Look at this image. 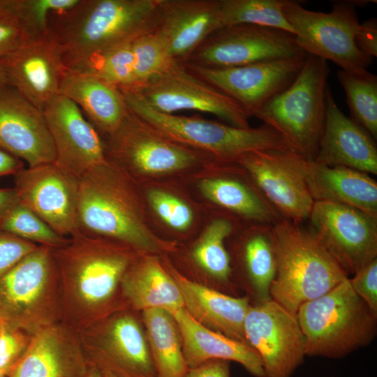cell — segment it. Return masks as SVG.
Listing matches in <instances>:
<instances>
[{
	"instance_id": "cell-1",
	"label": "cell",
	"mask_w": 377,
	"mask_h": 377,
	"mask_svg": "<svg viewBox=\"0 0 377 377\" xmlns=\"http://www.w3.org/2000/svg\"><path fill=\"white\" fill-rule=\"evenodd\" d=\"M121 242L80 231L53 248L60 289V322L80 332L99 320L129 309L122 277L136 258Z\"/></svg>"
},
{
	"instance_id": "cell-2",
	"label": "cell",
	"mask_w": 377,
	"mask_h": 377,
	"mask_svg": "<svg viewBox=\"0 0 377 377\" xmlns=\"http://www.w3.org/2000/svg\"><path fill=\"white\" fill-rule=\"evenodd\" d=\"M161 0H79L51 14L48 31L66 68L131 43L156 27Z\"/></svg>"
},
{
	"instance_id": "cell-3",
	"label": "cell",
	"mask_w": 377,
	"mask_h": 377,
	"mask_svg": "<svg viewBox=\"0 0 377 377\" xmlns=\"http://www.w3.org/2000/svg\"><path fill=\"white\" fill-rule=\"evenodd\" d=\"M80 231L155 252L165 246L141 219L134 193L121 168L108 159L78 178Z\"/></svg>"
},
{
	"instance_id": "cell-4",
	"label": "cell",
	"mask_w": 377,
	"mask_h": 377,
	"mask_svg": "<svg viewBox=\"0 0 377 377\" xmlns=\"http://www.w3.org/2000/svg\"><path fill=\"white\" fill-rule=\"evenodd\" d=\"M272 230L276 271L270 297L288 310L296 313L348 278L310 227L281 219Z\"/></svg>"
},
{
	"instance_id": "cell-5",
	"label": "cell",
	"mask_w": 377,
	"mask_h": 377,
	"mask_svg": "<svg viewBox=\"0 0 377 377\" xmlns=\"http://www.w3.org/2000/svg\"><path fill=\"white\" fill-rule=\"evenodd\" d=\"M128 110L165 138L184 147L205 151L222 162H233L254 151L295 152L288 142L272 127L239 128L228 124L158 112L132 88L119 89Z\"/></svg>"
},
{
	"instance_id": "cell-6",
	"label": "cell",
	"mask_w": 377,
	"mask_h": 377,
	"mask_svg": "<svg viewBox=\"0 0 377 377\" xmlns=\"http://www.w3.org/2000/svg\"><path fill=\"white\" fill-rule=\"evenodd\" d=\"M296 315L309 356L340 358L368 345L376 334L377 313L355 292L348 277L302 304Z\"/></svg>"
},
{
	"instance_id": "cell-7",
	"label": "cell",
	"mask_w": 377,
	"mask_h": 377,
	"mask_svg": "<svg viewBox=\"0 0 377 377\" xmlns=\"http://www.w3.org/2000/svg\"><path fill=\"white\" fill-rule=\"evenodd\" d=\"M330 73L327 61L307 54L295 80L253 116L279 133L309 161L317 155L325 124Z\"/></svg>"
},
{
	"instance_id": "cell-8",
	"label": "cell",
	"mask_w": 377,
	"mask_h": 377,
	"mask_svg": "<svg viewBox=\"0 0 377 377\" xmlns=\"http://www.w3.org/2000/svg\"><path fill=\"white\" fill-rule=\"evenodd\" d=\"M0 320L31 336L60 322L53 248L38 245L0 278Z\"/></svg>"
},
{
	"instance_id": "cell-9",
	"label": "cell",
	"mask_w": 377,
	"mask_h": 377,
	"mask_svg": "<svg viewBox=\"0 0 377 377\" xmlns=\"http://www.w3.org/2000/svg\"><path fill=\"white\" fill-rule=\"evenodd\" d=\"M363 1H339L329 13L304 8L301 1L287 0L283 13L295 31L298 46L307 54L330 60L341 70L366 71L372 61L355 42L360 27L356 8Z\"/></svg>"
},
{
	"instance_id": "cell-10",
	"label": "cell",
	"mask_w": 377,
	"mask_h": 377,
	"mask_svg": "<svg viewBox=\"0 0 377 377\" xmlns=\"http://www.w3.org/2000/svg\"><path fill=\"white\" fill-rule=\"evenodd\" d=\"M89 365L116 377H156L146 334L131 309L117 311L79 332Z\"/></svg>"
},
{
	"instance_id": "cell-11",
	"label": "cell",
	"mask_w": 377,
	"mask_h": 377,
	"mask_svg": "<svg viewBox=\"0 0 377 377\" xmlns=\"http://www.w3.org/2000/svg\"><path fill=\"white\" fill-rule=\"evenodd\" d=\"M128 88L162 113L196 110L214 114L233 126L250 127L249 117L237 102L193 74L182 62L172 61L145 84Z\"/></svg>"
},
{
	"instance_id": "cell-12",
	"label": "cell",
	"mask_w": 377,
	"mask_h": 377,
	"mask_svg": "<svg viewBox=\"0 0 377 377\" xmlns=\"http://www.w3.org/2000/svg\"><path fill=\"white\" fill-rule=\"evenodd\" d=\"M309 161L291 151L262 150L242 154L235 163L282 219L302 223L314 203L306 181Z\"/></svg>"
},
{
	"instance_id": "cell-13",
	"label": "cell",
	"mask_w": 377,
	"mask_h": 377,
	"mask_svg": "<svg viewBox=\"0 0 377 377\" xmlns=\"http://www.w3.org/2000/svg\"><path fill=\"white\" fill-rule=\"evenodd\" d=\"M305 53L288 31L249 24L223 27L212 34L183 64L223 68Z\"/></svg>"
},
{
	"instance_id": "cell-14",
	"label": "cell",
	"mask_w": 377,
	"mask_h": 377,
	"mask_svg": "<svg viewBox=\"0 0 377 377\" xmlns=\"http://www.w3.org/2000/svg\"><path fill=\"white\" fill-rule=\"evenodd\" d=\"M244 332L261 359L263 377H291L303 363L304 339L297 315L273 300L250 306Z\"/></svg>"
},
{
	"instance_id": "cell-15",
	"label": "cell",
	"mask_w": 377,
	"mask_h": 377,
	"mask_svg": "<svg viewBox=\"0 0 377 377\" xmlns=\"http://www.w3.org/2000/svg\"><path fill=\"white\" fill-rule=\"evenodd\" d=\"M308 219L311 229L348 276L377 258V219L348 206L316 201Z\"/></svg>"
},
{
	"instance_id": "cell-16",
	"label": "cell",
	"mask_w": 377,
	"mask_h": 377,
	"mask_svg": "<svg viewBox=\"0 0 377 377\" xmlns=\"http://www.w3.org/2000/svg\"><path fill=\"white\" fill-rule=\"evenodd\" d=\"M306 57L303 54L223 68L184 64L193 74L237 102L249 118L295 80Z\"/></svg>"
},
{
	"instance_id": "cell-17",
	"label": "cell",
	"mask_w": 377,
	"mask_h": 377,
	"mask_svg": "<svg viewBox=\"0 0 377 377\" xmlns=\"http://www.w3.org/2000/svg\"><path fill=\"white\" fill-rule=\"evenodd\" d=\"M14 176L20 203L64 237L80 232L77 177L55 163L23 168Z\"/></svg>"
},
{
	"instance_id": "cell-18",
	"label": "cell",
	"mask_w": 377,
	"mask_h": 377,
	"mask_svg": "<svg viewBox=\"0 0 377 377\" xmlns=\"http://www.w3.org/2000/svg\"><path fill=\"white\" fill-rule=\"evenodd\" d=\"M107 137L105 153L112 158L108 159L139 172H171L189 168L198 160L195 151L165 138L129 110L120 127Z\"/></svg>"
},
{
	"instance_id": "cell-19",
	"label": "cell",
	"mask_w": 377,
	"mask_h": 377,
	"mask_svg": "<svg viewBox=\"0 0 377 377\" xmlns=\"http://www.w3.org/2000/svg\"><path fill=\"white\" fill-rule=\"evenodd\" d=\"M43 112L60 168L80 178L107 160L102 138L75 103L58 94Z\"/></svg>"
},
{
	"instance_id": "cell-20",
	"label": "cell",
	"mask_w": 377,
	"mask_h": 377,
	"mask_svg": "<svg viewBox=\"0 0 377 377\" xmlns=\"http://www.w3.org/2000/svg\"><path fill=\"white\" fill-rule=\"evenodd\" d=\"M0 65L8 85L41 110L59 94L66 71L60 47L49 32L0 57Z\"/></svg>"
},
{
	"instance_id": "cell-21",
	"label": "cell",
	"mask_w": 377,
	"mask_h": 377,
	"mask_svg": "<svg viewBox=\"0 0 377 377\" xmlns=\"http://www.w3.org/2000/svg\"><path fill=\"white\" fill-rule=\"evenodd\" d=\"M0 148L24 160L29 167L56 161L43 110L9 85L0 87Z\"/></svg>"
},
{
	"instance_id": "cell-22",
	"label": "cell",
	"mask_w": 377,
	"mask_h": 377,
	"mask_svg": "<svg viewBox=\"0 0 377 377\" xmlns=\"http://www.w3.org/2000/svg\"><path fill=\"white\" fill-rule=\"evenodd\" d=\"M222 27L219 0H161L154 31L170 57L184 63Z\"/></svg>"
},
{
	"instance_id": "cell-23",
	"label": "cell",
	"mask_w": 377,
	"mask_h": 377,
	"mask_svg": "<svg viewBox=\"0 0 377 377\" xmlns=\"http://www.w3.org/2000/svg\"><path fill=\"white\" fill-rule=\"evenodd\" d=\"M87 368L79 332L58 322L32 336L8 377H84Z\"/></svg>"
},
{
	"instance_id": "cell-24",
	"label": "cell",
	"mask_w": 377,
	"mask_h": 377,
	"mask_svg": "<svg viewBox=\"0 0 377 377\" xmlns=\"http://www.w3.org/2000/svg\"><path fill=\"white\" fill-rule=\"evenodd\" d=\"M313 161L377 175V148L374 138L339 109L330 87L325 124Z\"/></svg>"
},
{
	"instance_id": "cell-25",
	"label": "cell",
	"mask_w": 377,
	"mask_h": 377,
	"mask_svg": "<svg viewBox=\"0 0 377 377\" xmlns=\"http://www.w3.org/2000/svg\"><path fill=\"white\" fill-rule=\"evenodd\" d=\"M182 339L188 369L211 360L235 361L251 375L263 377L261 359L247 343L230 338L200 325L182 308L172 313Z\"/></svg>"
},
{
	"instance_id": "cell-26",
	"label": "cell",
	"mask_w": 377,
	"mask_h": 377,
	"mask_svg": "<svg viewBox=\"0 0 377 377\" xmlns=\"http://www.w3.org/2000/svg\"><path fill=\"white\" fill-rule=\"evenodd\" d=\"M306 181L314 202L348 206L377 219V183L369 174L309 161Z\"/></svg>"
},
{
	"instance_id": "cell-27",
	"label": "cell",
	"mask_w": 377,
	"mask_h": 377,
	"mask_svg": "<svg viewBox=\"0 0 377 377\" xmlns=\"http://www.w3.org/2000/svg\"><path fill=\"white\" fill-rule=\"evenodd\" d=\"M184 308L198 323L230 338L246 342L244 324L251 306L248 297H235L175 275Z\"/></svg>"
},
{
	"instance_id": "cell-28",
	"label": "cell",
	"mask_w": 377,
	"mask_h": 377,
	"mask_svg": "<svg viewBox=\"0 0 377 377\" xmlns=\"http://www.w3.org/2000/svg\"><path fill=\"white\" fill-rule=\"evenodd\" d=\"M59 94L75 103L99 134L106 136L120 127L128 113L120 89L90 75L66 70Z\"/></svg>"
},
{
	"instance_id": "cell-29",
	"label": "cell",
	"mask_w": 377,
	"mask_h": 377,
	"mask_svg": "<svg viewBox=\"0 0 377 377\" xmlns=\"http://www.w3.org/2000/svg\"><path fill=\"white\" fill-rule=\"evenodd\" d=\"M121 289L129 309H161L172 314L184 308L176 281L154 258H135L122 277Z\"/></svg>"
},
{
	"instance_id": "cell-30",
	"label": "cell",
	"mask_w": 377,
	"mask_h": 377,
	"mask_svg": "<svg viewBox=\"0 0 377 377\" xmlns=\"http://www.w3.org/2000/svg\"><path fill=\"white\" fill-rule=\"evenodd\" d=\"M199 188L210 201L253 223L274 225L282 219L256 186L241 180L207 178L200 182Z\"/></svg>"
},
{
	"instance_id": "cell-31",
	"label": "cell",
	"mask_w": 377,
	"mask_h": 377,
	"mask_svg": "<svg viewBox=\"0 0 377 377\" xmlns=\"http://www.w3.org/2000/svg\"><path fill=\"white\" fill-rule=\"evenodd\" d=\"M156 377H183L188 367L180 332L173 315L161 309L142 311Z\"/></svg>"
},
{
	"instance_id": "cell-32",
	"label": "cell",
	"mask_w": 377,
	"mask_h": 377,
	"mask_svg": "<svg viewBox=\"0 0 377 377\" xmlns=\"http://www.w3.org/2000/svg\"><path fill=\"white\" fill-rule=\"evenodd\" d=\"M272 227L254 223L242 243L244 270L258 303L271 300L270 288L276 271Z\"/></svg>"
},
{
	"instance_id": "cell-33",
	"label": "cell",
	"mask_w": 377,
	"mask_h": 377,
	"mask_svg": "<svg viewBox=\"0 0 377 377\" xmlns=\"http://www.w3.org/2000/svg\"><path fill=\"white\" fill-rule=\"evenodd\" d=\"M337 78L342 86L351 119L374 139L377 138V76L367 70H340Z\"/></svg>"
},
{
	"instance_id": "cell-34",
	"label": "cell",
	"mask_w": 377,
	"mask_h": 377,
	"mask_svg": "<svg viewBox=\"0 0 377 377\" xmlns=\"http://www.w3.org/2000/svg\"><path fill=\"white\" fill-rule=\"evenodd\" d=\"M132 42L88 57L66 70L96 77L119 89L132 87L135 84Z\"/></svg>"
},
{
	"instance_id": "cell-35",
	"label": "cell",
	"mask_w": 377,
	"mask_h": 377,
	"mask_svg": "<svg viewBox=\"0 0 377 377\" xmlns=\"http://www.w3.org/2000/svg\"><path fill=\"white\" fill-rule=\"evenodd\" d=\"M287 0H219L223 27L249 24L281 29L295 35L283 13Z\"/></svg>"
},
{
	"instance_id": "cell-36",
	"label": "cell",
	"mask_w": 377,
	"mask_h": 377,
	"mask_svg": "<svg viewBox=\"0 0 377 377\" xmlns=\"http://www.w3.org/2000/svg\"><path fill=\"white\" fill-rule=\"evenodd\" d=\"M234 230L232 221L216 218L207 226L193 251L195 262L214 279L226 281L231 274L230 257L225 241Z\"/></svg>"
},
{
	"instance_id": "cell-37",
	"label": "cell",
	"mask_w": 377,
	"mask_h": 377,
	"mask_svg": "<svg viewBox=\"0 0 377 377\" xmlns=\"http://www.w3.org/2000/svg\"><path fill=\"white\" fill-rule=\"evenodd\" d=\"M0 229L38 245L58 248L68 241L19 202L0 219Z\"/></svg>"
},
{
	"instance_id": "cell-38",
	"label": "cell",
	"mask_w": 377,
	"mask_h": 377,
	"mask_svg": "<svg viewBox=\"0 0 377 377\" xmlns=\"http://www.w3.org/2000/svg\"><path fill=\"white\" fill-rule=\"evenodd\" d=\"M132 52L135 77V84L132 87L145 84L173 61L154 29L141 34L132 42Z\"/></svg>"
},
{
	"instance_id": "cell-39",
	"label": "cell",
	"mask_w": 377,
	"mask_h": 377,
	"mask_svg": "<svg viewBox=\"0 0 377 377\" xmlns=\"http://www.w3.org/2000/svg\"><path fill=\"white\" fill-rule=\"evenodd\" d=\"M79 0H9L10 6L36 38L48 34L53 13L66 10Z\"/></svg>"
},
{
	"instance_id": "cell-40",
	"label": "cell",
	"mask_w": 377,
	"mask_h": 377,
	"mask_svg": "<svg viewBox=\"0 0 377 377\" xmlns=\"http://www.w3.org/2000/svg\"><path fill=\"white\" fill-rule=\"evenodd\" d=\"M34 38L36 37L10 6L9 0H0V57Z\"/></svg>"
},
{
	"instance_id": "cell-41",
	"label": "cell",
	"mask_w": 377,
	"mask_h": 377,
	"mask_svg": "<svg viewBox=\"0 0 377 377\" xmlns=\"http://www.w3.org/2000/svg\"><path fill=\"white\" fill-rule=\"evenodd\" d=\"M147 198L159 217L173 229L185 230L192 223L191 209L173 195L154 189L149 191Z\"/></svg>"
},
{
	"instance_id": "cell-42",
	"label": "cell",
	"mask_w": 377,
	"mask_h": 377,
	"mask_svg": "<svg viewBox=\"0 0 377 377\" xmlns=\"http://www.w3.org/2000/svg\"><path fill=\"white\" fill-rule=\"evenodd\" d=\"M32 336L0 320V370L10 374L27 351Z\"/></svg>"
},
{
	"instance_id": "cell-43",
	"label": "cell",
	"mask_w": 377,
	"mask_h": 377,
	"mask_svg": "<svg viewBox=\"0 0 377 377\" xmlns=\"http://www.w3.org/2000/svg\"><path fill=\"white\" fill-rule=\"evenodd\" d=\"M37 246L0 229V278Z\"/></svg>"
},
{
	"instance_id": "cell-44",
	"label": "cell",
	"mask_w": 377,
	"mask_h": 377,
	"mask_svg": "<svg viewBox=\"0 0 377 377\" xmlns=\"http://www.w3.org/2000/svg\"><path fill=\"white\" fill-rule=\"evenodd\" d=\"M349 281L357 295L377 313V258L363 266Z\"/></svg>"
},
{
	"instance_id": "cell-45",
	"label": "cell",
	"mask_w": 377,
	"mask_h": 377,
	"mask_svg": "<svg viewBox=\"0 0 377 377\" xmlns=\"http://www.w3.org/2000/svg\"><path fill=\"white\" fill-rule=\"evenodd\" d=\"M360 50L371 58L377 56V20L370 18L360 24L355 36Z\"/></svg>"
},
{
	"instance_id": "cell-46",
	"label": "cell",
	"mask_w": 377,
	"mask_h": 377,
	"mask_svg": "<svg viewBox=\"0 0 377 377\" xmlns=\"http://www.w3.org/2000/svg\"><path fill=\"white\" fill-rule=\"evenodd\" d=\"M230 362L223 360H208L188 369L183 377H230Z\"/></svg>"
},
{
	"instance_id": "cell-47",
	"label": "cell",
	"mask_w": 377,
	"mask_h": 377,
	"mask_svg": "<svg viewBox=\"0 0 377 377\" xmlns=\"http://www.w3.org/2000/svg\"><path fill=\"white\" fill-rule=\"evenodd\" d=\"M24 168L23 162L8 151L0 149V176L15 175Z\"/></svg>"
},
{
	"instance_id": "cell-48",
	"label": "cell",
	"mask_w": 377,
	"mask_h": 377,
	"mask_svg": "<svg viewBox=\"0 0 377 377\" xmlns=\"http://www.w3.org/2000/svg\"><path fill=\"white\" fill-rule=\"evenodd\" d=\"M18 202L14 188H0V219Z\"/></svg>"
},
{
	"instance_id": "cell-49",
	"label": "cell",
	"mask_w": 377,
	"mask_h": 377,
	"mask_svg": "<svg viewBox=\"0 0 377 377\" xmlns=\"http://www.w3.org/2000/svg\"><path fill=\"white\" fill-rule=\"evenodd\" d=\"M84 377H103L101 372L94 367L93 366L88 364V368L85 374Z\"/></svg>"
},
{
	"instance_id": "cell-50",
	"label": "cell",
	"mask_w": 377,
	"mask_h": 377,
	"mask_svg": "<svg viewBox=\"0 0 377 377\" xmlns=\"http://www.w3.org/2000/svg\"><path fill=\"white\" fill-rule=\"evenodd\" d=\"M8 85V81L5 73L0 65V87Z\"/></svg>"
},
{
	"instance_id": "cell-51",
	"label": "cell",
	"mask_w": 377,
	"mask_h": 377,
	"mask_svg": "<svg viewBox=\"0 0 377 377\" xmlns=\"http://www.w3.org/2000/svg\"><path fill=\"white\" fill-rule=\"evenodd\" d=\"M103 377H116L113 374L108 373V372H101Z\"/></svg>"
},
{
	"instance_id": "cell-52",
	"label": "cell",
	"mask_w": 377,
	"mask_h": 377,
	"mask_svg": "<svg viewBox=\"0 0 377 377\" xmlns=\"http://www.w3.org/2000/svg\"><path fill=\"white\" fill-rule=\"evenodd\" d=\"M0 377H8V376L0 370Z\"/></svg>"
}]
</instances>
